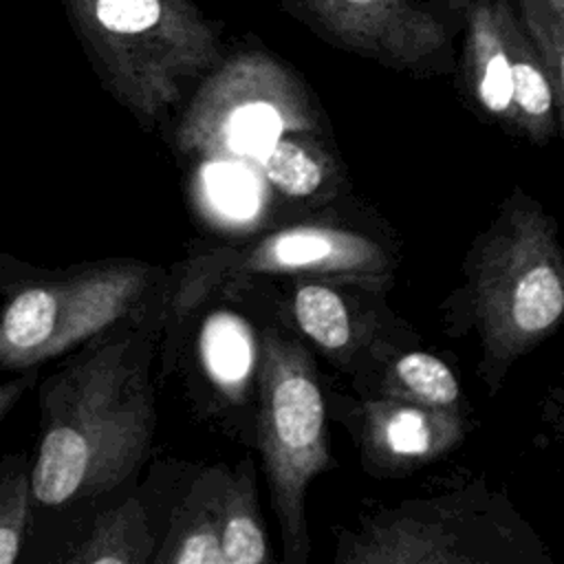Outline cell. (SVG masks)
I'll use <instances>...</instances> for the list:
<instances>
[{
    "mask_svg": "<svg viewBox=\"0 0 564 564\" xmlns=\"http://www.w3.org/2000/svg\"><path fill=\"white\" fill-rule=\"evenodd\" d=\"M37 386L31 463L37 507H64L121 485L143 460L154 425L145 368L130 339L86 341Z\"/></svg>",
    "mask_w": 564,
    "mask_h": 564,
    "instance_id": "6da1fadb",
    "label": "cell"
},
{
    "mask_svg": "<svg viewBox=\"0 0 564 564\" xmlns=\"http://www.w3.org/2000/svg\"><path fill=\"white\" fill-rule=\"evenodd\" d=\"M101 86L143 126L225 55L223 24L192 0H62Z\"/></svg>",
    "mask_w": 564,
    "mask_h": 564,
    "instance_id": "7a4b0ae2",
    "label": "cell"
},
{
    "mask_svg": "<svg viewBox=\"0 0 564 564\" xmlns=\"http://www.w3.org/2000/svg\"><path fill=\"white\" fill-rule=\"evenodd\" d=\"M476 326L489 383L562 319L564 269L555 225L540 205L513 196L480 240L469 267Z\"/></svg>",
    "mask_w": 564,
    "mask_h": 564,
    "instance_id": "3957f363",
    "label": "cell"
},
{
    "mask_svg": "<svg viewBox=\"0 0 564 564\" xmlns=\"http://www.w3.org/2000/svg\"><path fill=\"white\" fill-rule=\"evenodd\" d=\"M150 282L143 262L51 271L0 251V370L40 368L115 326Z\"/></svg>",
    "mask_w": 564,
    "mask_h": 564,
    "instance_id": "277c9868",
    "label": "cell"
},
{
    "mask_svg": "<svg viewBox=\"0 0 564 564\" xmlns=\"http://www.w3.org/2000/svg\"><path fill=\"white\" fill-rule=\"evenodd\" d=\"M317 108L300 75L264 48H238L196 84L176 128L187 154L258 156L289 132H315Z\"/></svg>",
    "mask_w": 564,
    "mask_h": 564,
    "instance_id": "5b68a950",
    "label": "cell"
},
{
    "mask_svg": "<svg viewBox=\"0 0 564 564\" xmlns=\"http://www.w3.org/2000/svg\"><path fill=\"white\" fill-rule=\"evenodd\" d=\"M258 445L289 555L304 562L308 551L306 487L330 458L326 412L308 357L275 330H269L262 344Z\"/></svg>",
    "mask_w": 564,
    "mask_h": 564,
    "instance_id": "8992f818",
    "label": "cell"
},
{
    "mask_svg": "<svg viewBox=\"0 0 564 564\" xmlns=\"http://www.w3.org/2000/svg\"><path fill=\"white\" fill-rule=\"evenodd\" d=\"M390 271L386 251L370 238L328 225H293L249 247H220L196 256L183 271L176 304L189 308L209 289L251 275H317L370 284Z\"/></svg>",
    "mask_w": 564,
    "mask_h": 564,
    "instance_id": "52a82bcc",
    "label": "cell"
},
{
    "mask_svg": "<svg viewBox=\"0 0 564 564\" xmlns=\"http://www.w3.org/2000/svg\"><path fill=\"white\" fill-rule=\"evenodd\" d=\"M282 11L341 51L414 75L449 73L454 37L423 0H278Z\"/></svg>",
    "mask_w": 564,
    "mask_h": 564,
    "instance_id": "ba28073f",
    "label": "cell"
},
{
    "mask_svg": "<svg viewBox=\"0 0 564 564\" xmlns=\"http://www.w3.org/2000/svg\"><path fill=\"white\" fill-rule=\"evenodd\" d=\"M370 454L390 463L434 460L463 436L454 408H430L408 399L370 401L364 408Z\"/></svg>",
    "mask_w": 564,
    "mask_h": 564,
    "instance_id": "9c48e42d",
    "label": "cell"
},
{
    "mask_svg": "<svg viewBox=\"0 0 564 564\" xmlns=\"http://www.w3.org/2000/svg\"><path fill=\"white\" fill-rule=\"evenodd\" d=\"M460 546V538L443 522L397 516L359 533L341 560L359 564L474 562L476 557Z\"/></svg>",
    "mask_w": 564,
    "mask_h": 564,
    "instance_id": "30bf717a",
    "label": "cell"
},
{
    "mask_svg": "<svg viewBox=\"0 0 564 564\" xmlns=\"http://www.w3.org/2000/svg\"><path fill=\"white\" fill-rule=\"evenodd\" d=\"M227 476L203 474L187 498L174 509L163 551L167 564H225L220 551V505Z\"/></svg>",
    "mask_w": 564,
    "mask_h": 564,
    "instance_id": "8fae6325",
    "label": "cell"
},
{
    "mask_svg": "<svg viewBox=\"0 0 564 564\" xmlns=\"http://www.w3.org/2000/svg\"><path fill=\"white\" fill-rule=\"evenodd\" d=\"M154 538L137 498L99 513L88 533L64 555L68 564H143L152 557Z\"/></svg>",
    "mask_w": 564,
    "mask_h": 564,
    "instance_id": "7c38bea8",
    "label": "cell"
},
{
    "mask_svg": "<svg viewBox=\"0 0 564 564\" xmlns=\"http://www.w3.org/2000/svg\"><path fill=\"white\" fill-rule=\"evenodd\" d=\"M220 551L225 564H262L269 557L267 535L262 531L258 507L253 467L249 460L240 463L234 476H227L220 505Z\"/></svg>",
    "mask_w": 564,
    "mask_h": 564,
    "instance_id": "4fadbf2b",
    "label": "cell"
},
{
    "mask_svg": "<svg viewBox=\"0 0 564 564\" xmlns=\"http://www.w3.org/2000/svg\"><path fill=\"white\" fill-rule=\"evenodd\" d=\"M31 463L26 452L0 456V564L20 560L31 531Z\"/></svg>",
    "mask_w": 564,
    "mask_h": 564,
    "instance_id": "5bb4252c",
    "label": "cell"
},
{
    "mask_svg": "<svg viewBox=\"0 0 564 564\" xmlns=\"http://www.w3.org/2000/svg\"><path fill=\"white\" fill-rule=\"evenodd\" d=\"M293 317L300 330L319 348L335 352L350 341V313L344 297L319 280L297 284L293 291Z\"/></svg>",
    "mask_w": 564,
    "mask_h": 564,
    "instance_id": "9a60e30c",
    "label": "cell"
},
{
    "mask_svg": "<svg viewBox=\"0 0 564 564\" xmlns=\"http://www.w3.org/2000/svg\"><path fill=\"white\" fill-rule=\"evenodd\" d=\"M511 7L564 108V0H511Z\"/></svg>",
    "mask_w": 564,
    "mask_h": 564,
    "instance_id": "2e32d148",
    "label": "cell"
},
{
    "mask_svg": "<svg viewBox=\"0 0 564 564\" xmlns=\"http://www.w3.org/2000/svg\"><path fill=\"white\" fill-rule=\"evenodd\" d=\"M392 375L397 379L399 392L414 403L430 405V408H454L460 388L445 361L430 352H408L403 355ZM399 394V399H401Z\"/></svg>",
    "mask_w": 564,
    "mask_h": 564,
    "instance_id": "e0dca14e",
    "label": "cell"
},
{
    "mask_svg": "<svg viewBox=\"0 0 564 564\" xmlns=\"http://www.w3.org/2000/svg\"><path fill=\"white\" fill-rule=\"evenodd\" d=\"M264 178L282 194L311 196L324 178V167L308 148L295 139L280 137L260 154Z\"/></svg>",
    "mask_w": 564,
    "mask_h": 564,
    "instance_id": "ac0fdd59",
    "label": "cell"
},
{
    "mask_svg": "<svg viewBox=\"0 0 564 564\" xmlns=\"http://www.w3.org/2000/svg\"><path fill=\"white\" fill-rule=\"evenodd\" d=\"M37 370L40 368H26L22 372H15L9 381L0 383V423L18 405V401L37 383Z\"/></svg>",
    "mask_w": 564,
    "mask_h": 564,
    "instance_id": "d6986e66",
    "label": "cell"
},
{
    "mask_svg": "<svg viewBox=\"0 0 564 564\" xmlns=\"http://www.w3.org/2000/svg\"><path fill=\"white\" fill-rule=\"evenodd\" d=\"M480 0H423V4L434 13V18L449 31L454 37L460 31L463 18L471 4Z\"/></svg>",
    "mask_w": 564,
    "mask_h": 564,
    "instance_id": "ffe728a7",
    "label": "cell"
}]
</instances>
